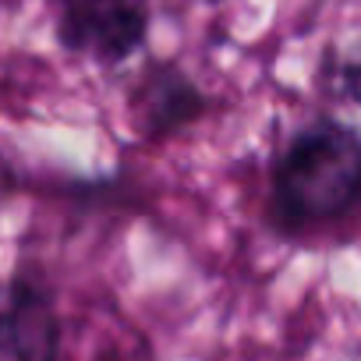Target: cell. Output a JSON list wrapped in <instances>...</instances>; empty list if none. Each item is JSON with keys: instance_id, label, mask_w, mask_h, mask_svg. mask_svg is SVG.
Instances as JSON below:
<instances>
[{"instance_id": "6da1fadb", "label": "cell", "mask_w": 361, "mask_h": 361, "mask_svg": "<svg viewBox=\"0 0 361 361\" xmlns=\"http://www.w3.org/2000/svg\"><path fill=\"white\" fill-rule=\"evenodd\" d=\"M361 145L354 128L319 121L305 128L273 170V206L283 224H326L354 206Z\"/></svg>"}, {"instance_id": "7a4b0ae2", "label": "cell", "mask_w": 361, "mask_h": 361, "mask_svg": "<svg viewBox=\"0 0 361 361\" xmlns=\"http://www.w3.org/2000/svg\"><path fill=\"white\" fill-rule=\"evenodd\" d=\"M149 32L145 0H61L57 36L71 54L99 64L128 61Z\"/></svg>"}, {"instance_id": "3957f363", "label": "cell", "mask_w": 361, "mask_h": 361, "mask_svg": "<svg viewBox=\"0 0 361 361\" xmlns=\"http://www.w3.org/2000/svg\"><path fill=\"white\" fill-rule=\"evenodd\" d=\"M57 343L50 298L32 283H15L0 305V361H54Z\"/></svg>"}, {"instance_id": "277c9868", "label": "cell", "mask_w": 361, "mask_h": 361, "mask_svg": "<svg viewBox=\"0 0 361 361\" xmlns=\"http://www.w3.org/2000/svg\"><path fill=\"white\" fill-rule=\"evenodd\" d=\"M199 110H202L199 89L180 71H173L170 64L156 68L145 78L142 92H138V114L145 121V131H152V135L180 128L185 121H192Z\"/></svg>"}]
</instances>
